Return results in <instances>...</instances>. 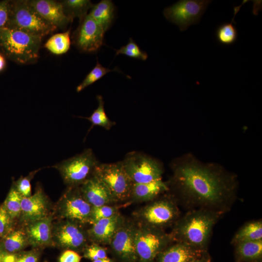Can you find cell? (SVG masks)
<instances>
[{"instance_id": "cell-1", "label": "cell", "mask_w": 262, "mask_h": 262, "mask_svg": "<svg viewBox=\"0 0 262 262\" xmlns=\"http://www.w3.org/2000/svg\"><path fill=\"white\" fill-rule=\"evenodd\" d=\"M173 180L179 199L191 209H205L223 214L236 197L235 178L213 165L190 159L180 162L174 166Z\"/></svg>"}, {"instance_id": "cell-2", "label": "cell", "mask_w": 262, "mask_h": 262, "mask_svg": "<svg viewBox=\"0 0 262 262\" xmlns=\"http://www.w3.org/2000/svg\"><path fill=\"white\" fill-rule=\"evenodd\" d=\"M222 215L205 209H191L179 218L170 233L175 242L207 251L213 227Z\"/></svg>"}, {"instance_id": "cell-3", "label": "cell", "mask_w": 262, "mask_h": 262, "mask_svg": "<svg viewBox=\"0 0 262 262\" xmlns=\"http://www.w3.org/2000/svg\"><path fill=\"white\" fill-rule=\"evenodd\" d=\"M42 39L17 30L0 29V51L6 58L17 64H33L39 58Z\"/></svg>"}, {"instance_id": "cell-4", "label": "cell", "mask_w": 262, "mask_h": 262, "mask_svg": "<svg viewBox=\"0 0 262 262\" xmlns=\"http://www.w3.org/2000/svg\"><path fill=\"white\" fill-rule=\"evenodd\" d=\"M159 197L135 212L134 215L138 223L164 230L174 226L180 217V213L176 197L170 196Z\"/></svg>"}, {"instance_id": "cell-5", "label": "cell", "mask_w": 262, "mask_h": 262, "mask_svg": "<svg viewBox=\"0 0 262 262\" xmlns=\"http://www.w3.org/2000/svg\"><path fill=\"white\" fill-rule=\"evenodd\" d=\"M7 28L42 38L57 29L44 20L31 6L28 0H10V16Z\"/></svg>"}, {"instance_id": "cell-6", "label": "cell", "mask_w": 262, "mask_h": 262, "mask_svg": "<svg viewBox=\"0 0 262 262\" xmlns=\"http://www.w3.org/2000/svg\"><path fill=\"white\" fill-rule=\"evenodd\" d=\"M134 240L138 261L153 262L165 248L174 242L171 233L136 224Z\"/></svg>"}, {"instance_id": "cell-7", "label": "cell", "mask_w": 262, "mask_h": 262, "mask_svg": "<svg viewBox=\"0 0 262 262\" xmlns=\"http://www.w3.org/2000/svg\"><path fill=\"white\" fill-rule=\"evenodd\" d=\"M98 164L92 150L88 148L52 167L59 172L68 187H74L80 186L90 178Z\"/></svg>"}, {"instance_id": "cell-8", "label": "cell", "mask_w": 262, "mask_h": 262, "mask_svg": "<svg viewBox=\"0 0 262 262\" xmlns=\"http://www.w3.org/2000/svg\"><path fill=\"white\" fill-rule=\"evenodd\" d=\"M94 174L105 185L116 202L130 198L133 183L122 162L98 164Z\"/></svg>"}, {"instance_id": "cell-9", "label": "cell", "mask_w": 262, "mask_h": 262, "mask_svg": "<svg viewBox=\"0 0 262 262\" xmlns=\"http://www.w3.org/2000/svg\"><path fill=\"white\" fill-rule=\"evenodd\" d=\"M92 209L83 197L79 186L68 187L55 208V213L62 220L72 221L81 225L90 222Z\"/></svg>"}, {"instance_id": "cell-10", "label": "cell", "mask_w": 262, "mask_h": 262, "mask_svg": "<svg viewBox=\"0 0 262 262\" xmlns=\"http://www.w3.org/2000/svg\"><path fill=\"white\" fill-rule=\"evenodd\" d=\"M209 0H181L164 10L166 19L184 31L193 24H196L205 13Z\"/></svg>"}, {"instance_id": "cell-11", "label": "cell", "mask_w": 262, "mask_h": 262, "mask_svg": "<svg viewBox=\"0 0 262 262\" xmlns=\"http://www.w3.org/2000/svg\"><path fill=\"white\" fill-rule=\"evenodd\" d=\"M122 162L133 183H147L162 179L163 171L161 165L155 159L145 155L131 152Z\"/></svg>"}, {"instance_id": "cell-12", "label": "cell", "mask_w": 262, "mask_h": 262, "mask_svg": "<svg viewBox=\"0 0 262 262\" xmlns=\"http://www.w3.org/2000/svg\"><path fill=\"white\" fill-rule=\"evenodd\" d=\"M51 232L53 244L67 249L83 250L89 241L82 225L68 220L52 224Z\"/></svg>"}, {"instance_id": "cell-13", "label": "cell", "mask_w": 262, "mask_h": 262, "mask_svg": "<svg viewBox=\"0 0 262 262\" xmlns=\"http://www.w3.org/2000/svg\"><path fill=\"white\" fill-rule=\"evenodd\" d=\"M104 33L102 27L87 14L80 20L73 33V43L81 51L94 52L103 45Z\"/></svg>"}, {"instance_id": "cell-14", "label": "cell", "mask_w": 262, "mask_h": 262, "mask_svg": "<svg viewBox=\"0 0 262 262\" xmlns=\"http://www.w3.org/2000/svg\"><path fill=\"white\" fill-rule=\"evenodd\" d=\"M136 224L125 219L110 244L112 250L123 262H137L134 234Z\"/></svg>"}, {"instance_id": "cell-15", "label": "cell", "mask_w": 262, "mask_h": 262, "mask_svg": "<svg viewBox=\"0 0 262 262\" xmlns=\"http://www.w3.org/2000/svg\"><path fill=\"white\" fill-rule=\"evenodd\" d=\"M20 218L25 223L49 216V199L40 186L38 185L33 195L22 197Z\"/></svg>"}, {"instance_id": "cell-16", "label": "cell", "mask_w": 262, "mask_h": 262, "mask_svg": "<svg viewBox=\"0 0 262 262\" xmlns=\"http://www.w3.org/2000/svg\"><path fill=\"white\" fill-rule=\"evenodd\" d=\"M125 220L124 217L118 212L110 217L97 221L87 230L89 240L98 245H109Z\"/></svg>"}, {"instance_id": "cell-17", "label": "cell", "mask_w": 262, "mask_h": 262, "mask_svg": "<svg viewBox=\"0 0 262 262\" xmlns=\"http://www.w3.org/2000/svg\"><path fill=\"white\" fill-rule=\"evenodd\" d=\"M40 16L55 28L64 29L72 21L64 13L61 1L53 0H28Z\"/></svg>"}, {"instance_id": "cell-18", "label": "cell", "mask_w": 262, "mask_h": 262, "mask_svg": "<svg viewBox=\"0 0 262 262\" xmlns=\"http://www.w3.org/2000/svg\"><path fill=\"white\" fill-rule=\"evenodd\" d=\"M52 216L25 223L24 228L29 245L33 247L53 245L52 240Z\"/></svg>"}, {"instance_id": "cell-19", "label": "cell", "mask_w": 262, "mask_h": 262, "mask_svg": "<svg viewBox=\"0 0 262 262\" xmlns=\"http://www.w3.org/2000/svg\"><path fill=\"white\" fill-rule=\"evenodd\" d=\"M79 188L83 197L92 207L116 202L105 185L94 173Z\"/></svg>"}, {"instance_id": "cell-20", "label": "cell", "mask_w": 262, "mask_h": 262, "mask_svg": "<svg viewBox=\"0 0 262 262\" xmlns=\"http://www.w3.org/2000/svg\"><path fill=\"white\" fill-rule=\"evenodd\" d=\"M206 252L183 243L176 242L163 250L156 257V262H189Z\"/></svg>"}, {"instance_id": "cell-21", "label": "cell", "mask_w": 262, "mask_h": 262, "mask_svg": "<svg viewBox=\"0 0 262 262\" xmlns=\"http://www.w3.org/2000/svg\"><path fill=\"white\" fill-rule=\"evenodd\" d=\"M168 190V185L162 179L147 183H133L130 198L139 202L151 201Z\"/></svg>"}, {"instance_id": "cell-22", "label": "cell", "mask_w": 262, "mask_h": 262, "mask_svg": "<svg viewBox=\"0 0 262 262\" xmlns=\"http://www.w3.org/2000/svg\"><path fill=\"white\" fill-rule=\"evenodd\" d=\"M115 13V6L112 1L102 0L93 5L88 14L102 27L105 32L112 25Z\"/></svg>"}, {"instance_id": "cell-23", "label": "cell", "mask_w": 262, "mask_h": 262, "mask_svg": "<svg viewBox=\"0 0 262 262\" xmlns=\"http://www.w3.org/2000/svg\"><path fill=\"white\" fill-rule=\"evenodd\" d=\"M262 240V221H252L243 225L235 234L231 240L234 245L246 241Z\"/></svg>"}, {"instance_id": "cell-24", "label": "cell", "mask_w": 262, "mask_h": 262, "mask_svg": "<svg viewBox=\"0 0 262 262\" xmlns=\"http://www.w3.org/2000/svg\"><path fill=\"white\" fill-rule=\"evenodd\" d=\"M235 246L236 253L241 261L254 262L262 258V240L241 242Z\"/></svg>"}, {"instance_id": "cell-25", "label": "cell", "mask_w": 262, "mask_h": 262, "mask_svg": "<svg viewBox=\"0 0 262 262\" xmlns=\"http://www.w3.org/2000/svg\"><path fill=\"white\" fill-rule=\"evenodd\" d=\"M3 238V247L9 253L16 254L29 245L24 228L9 231Z\"/></svg>"}, {"instance_id": "cell-26", "label": "cell", "mask_w": 262, "mask_h": 262, "mask_svg": "<svg viewBox=\"0 0 262 262\" xmlns=\"http://www.w3.org/2000/svg\"><path fill=\"white\" fill-rule=\"evenodd\" d=\"M66 16L72 22L75 18L80 20L87 15L93 6L89 0H64L60 1Z\"/></svg>"}, {"instance_id": "cell-27", "label": "cell", "mask_w": 262, "mask_h": 262, "mask_svg": "<svg viewBox=\"0 0 262 262\" xmlns=\"http://www.w3.org/2000/svg\"><path fill=\"white\" fill-rule=\"evenodd\" d=\"M70 30L51 36L44 44V47L51 53L61 55L66 53L71 44Z\"/></svg>"}, {"instance_id": "cell-28", "label": "cell", "mask_w": 262, "mask_h": 262, "mask_svg": "<svg viewBox=\"0 0 262 262\" xmlns=\"http://www.w3.org/2000/svg\"><path fill=\"white\" fill-rule=\"evenodd\" d=\"M97 98L98 101V106L95 109L91 115L84 118L89 120L92 124L88 132L94 126L101 127L106 130L110 129L115 125V122H113L108 118L104 110V102L101 95H98Z\"/></svg>"}, {"instance_id": "cell-29", "label": "cell", "mask_w": 262, "mask_h": 262, "mask_svg": "<svg viewBox=\"0 0 262 262\" xmlns=\"http://www.w3.org/2000/svg\"><path fill=\"white\" fill-rule=\"evenodd\" d=\"M234 17L231 22L224 23L218 27L215 32L217 41L223 45H231L237 39L238 31L232 24Z\"/></svg>"}, {"instance_id": "cell-30", "label": "cell", "mask_w": 262, "mask_h": 262, "mask_svg": "<svg viewBox=\"0 0 262 262\" xmlns=\"http://www.w3.org/2000/svg\"><path fill=\"white\" fill-rule=\"evenodd\" d=\"M22 198V196L12 185L3 203L12 220L19 217L20 216Z\"/></svg>"}, {"instance_id": "cell-31", "label": "cell", "mask_w": 262, "mask_h": 262, "mask_svg": "<svg viewBox=\"0 0 262 262\" xmlns=\"http://www.w3.org/2000/svg\"><path fill=\"white\" fill-rule=\"evenodd\" d=\"M116 69L117 68L111 69L104 67L97 61L95 67L86 75L82 82L77 86L76 91L77 92L82 91L88 86L100 79L108 73L116 71Z\"/></svg>"}, {"instance_id": "cell-32", "label": "cell", "mask_w": 262, "mask_h": 262, "mask_svg": "<svg viewBox=\"0 0 262 262\" xmlns=\"http://www.w3.org/2000/svg\"><path fill=\"white\" fill-rule=\"evenodd\" d=\"M116 55L124 54L128 57L145 61L148 57L146 52L140 49L138 45L132 38H130L129 42L118 49H115Z\"/></svg>"}, {"instance_id": "cell-33", "label": "cell", "mask_w": 262, "mask_h": 262, "mask_svg": "<svg viewBox=\"0 0 262 262\" xmlns=\"http://www.w3.org/2000/svg\"><path fill=\"white\" fill-rule=\"evenodd\" d=\"M118 209L116 206L110 205L92 207L90 224L92 225L99 220L114 215L119 212Z\"/></svg>"}, {"instance_id": "cell-34", "label": "cell", "mask_w": 262, "mask_h": 262, "mask_svg": "<svg viewBox=\"0 0 262 262\" xmlns=\"http://www.w3.org/2000/svg\"><path fill=\"white\" fill-rule=\"evenodd\" d=\"M39 170L33 171L26 177L22 176L14 182L13 186L22 197H29L32 195L31 181Z\"/></svg>"}, {"instance_id": "cell-35", "label": "cell", "mask_w": 262, "mask_h": 262, "mask_svg": "<svg viewBox=\"0 0 262 262\" xmlns=\"http://www.w3.org/2000/svg\"><path fill=\"white\" fill-rule=\"evenodd\" d=\"M83 256L92 261L107 258L106 250L98 244L93 243L83 249Z\"/></svg>"}, {"instance_id": "cell-36", "label": "cell", "mask_w": 262, "mask_h": 262, "mask_svg": "<svg viewBox=\"0 0 262 262\" xmlns=\"http://www.w3.org/2000/svg\"><path fill=\"white\" fill-rule=\"evenodd\" d=\"M12 220L2 204L0 206V238L9 233Z\"/></svg>"}, {"instance_id": "cell-37", "label": "cell", "mask_w": 262, "mask_h": 262, "mask_svg": "<svg viewBox=\"0 0 262 262\" xmlns=\"http://www.w3.org/2000/svg\"><path fill=\"white\" fill-rule=\"evenodd\" d=\"M10 16V0L0 1V29L7 28Z\"/></svg>"}, {"instance_id": "cell-38", "label": "cell", "mask_w": 262, "mask_h": 262, "mask_svg": "<svg viewBox=\"0 0 262 262\" xmlns=\"http://www.w3.org/2000/svg\"><path fill=\"white\" fill-rule=\"evenodd\" d=\"M39 254L35 250L27 251L17 255L16 262H38Z\"/></svg>"}, {"instance_id": "cell-39", "label": "cell", "mask_w": 262, "mask_h": 262, "mask_svg": "<svg viewBox=\"0 0 262 262\" xmlns=\"http://www.w3.org/2000/svg\"><path fill=\"white\" fill-rule=\"evenodd\" d=\"M81 257L75 251L66 249L60 256L59 262H80Z\"/></svg>"}, {"instance_id": "cell-40", "label": "cell", "mask_w": 262, "mask_h": 262, "mask_svg": "<svg viewBox=\"0 0 262 262\" xmlns=\"http://www.w3.org/2000/svg\"><path fill=\"white\" fill-rule=\"evenodd\" d=\"M17 258V254L16 253H9L4 252L2 262H16Z\"/></svg>"}, {"instance_id": "cell-41", "label": "cell", "mask_w": 262, "mask_h": 262, "mask_svg": "<svg viewBox=\"0 0 262 262\" xmlns=\"http://www.w3.org/2000/svg\"><path fill=\"white\" fill-rule=\"evenodd\" d=\"M211 259L207 252H205L201 256L197 257L189 262H210Z\"/></svg>"}, {"instance_id": "cell-42", "label": "cell", "mask_w": 262, "mask_h": 262, "mask_svg": "<svg viewBox=\"0 0 262 262\" xmlns=\"http://www.w3.org/2000/svg\"><path fill=\"white\" fill-rule=\"evenodd\" d=\"M6 58L5 56L0 51V72L2 71L6 67Z\"/></svg>"}, {"instance_id": "cell-43", "label": "cell", "mask_w": 262, "mask_h": 262, "mask_svg": "<svg viewBox=\"0 0 262 262\" xmlns=\"http://www.w3.org/2000/svg\"><path fill=\"white\" fill-rule=\"evenodd\" d=\"M92 262H114L107 257L104 259H99L96 261H94Z\"/></svg>"}, {"instance_id": "cell-44", "label": "cell", "mask_w": 262, "mask_h": 262, "mask_svg": "<svg viewBox=\"0 0 262 262\" xmlns=\"http://www.w3.org/2000/svg\"><path fill=\"white\" fill-rule=\"evenodd\" d=\"M4 251L2 250L0 246V262H2V257L3 255Z\"/></svg>"}, {"instance_id": "cell-45", "label": "cell", "mask_w": 262, "mask_h": 262, "mask_svg": "<svg viewBox=\"0 0 262 262\" xmlns=\"http://www.w3.org/2000/svg\"></svg>"}]
</instances>
